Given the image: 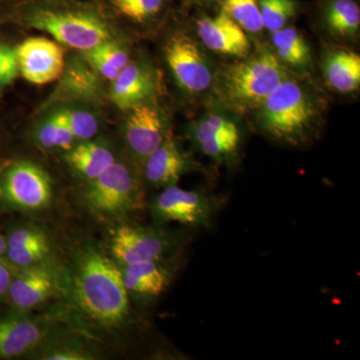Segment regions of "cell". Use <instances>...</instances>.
<instances>
[{
  "instance_id": "obj_1",
  "label": "cell",
  "mask_w": 360,
  "mask_h": 360,
  "mask_svg": "<svg viewBox=\"0 0 360 360\" xmlns=\"http://www.w3.org/2000/svg\"><path fill=\"white\" fill-rule=\"evenodd\" d=\"M328 108L326 96L311 79L290 73L257 110V124L269 139L302 148L319 137Z\"/></svg>"
},
{
  "instance_id": "obj_2",
  "label": "cell",
  "mask_w": 360,
  "mask_h": 360,
  "mask_svg": "<svg viewBox=\"0 0 360 360\" xmlns=\"http://www.w3.org/2000/svg\"><path fill=\"white\" fill-rule=\"evenodd\" d=\"M290 73L274 52L262 49L224 66L215 77V91L227 108L245 115L257 111Z\"/></svg>"
},
{
  "instance_id": "obj_3",
  "label": "cell",
  "mask_w": 360,
  "mask_h": 360,
  "mask_svg": "<svg viewBox=\"0 0 360 360\" xmlns=\"http://www.w3.org/2000/svg\"><path fill=\"white\" fill-rule=\"evenodd\" d=\"M75 295L89 316L105 326L122 323L129 314L122 269L96 251H87L78 264Z\"/></svg>"
},
{
  "instance_id": "obj_4",
  "label": "cell",
  "mask_w": 360,
  "mask_h": 360,
  "mask_svg": "<svg viewBox=\"0 0 360 360\" xmlns=\"http://www.w3.org/2000/svg\"><path fill=\"white\" fill-rule=\"evenodd\" d=\"M224 205L221 198L207 191H186L172 186L156 196L151 212L158 224L179 222L194 229H210Z\"/></svg>"
},
{
  "instance_id": "obj_5",
  "label": "cell",
  "mask_w": 360,
  "mask_h": 360,
  "mask_svg": "<svg viewBox=\"0 0 360 360\" xmlns=\"http://www.w3.org/2000/svg\"><path fill=\"white\" fill-rule=\"evenodd\" d=\"M92 210L104 215H123L141 210L143 193L127 165L115 162L97 179L91 180L86 194Z\"/></svg>"
},
{
  "instance_id": "obj_6",
  "label": "cell",
  "mask_w": 360,
  "mask_h": 360,
  "mask_svg": "<svg viewBox=\"0 0 360 360\" xmlns=\"http://www.w3.org/2000/svg\"><path fill=\"white\" fill-rule=\"evenodd\" d=\"M30 22L32 27L51 34L56 41L79 51H89L110 39L106 25L84 13L41 11L33 14Z\"/></svg>"
},
{
  "instance_id": "obj_7",
  "label": "cell",
  "mask_w": 360,
  "mask_h": 360,
  "mask_svg": "<svg viewBox=\"0 0 360 360\" xmlns=\"http://www.w3.org/2000/svg\"><path fill=\"white\" fill-rule=\"evenodd\" d=\"M165 59L180 86L189 94H201L213 84L210 63L191 37L176 32L165 47Z\"/></svg>"
},
{
  "instance_id": "obj_8",
  "label": "cell",
  "mask_w": 360,
  "mask_h": 360,
  "mask_svg": "<svg viewBox=\"0 0 360 360\" xmlns=\"http://www.w3.org/2000/svg\"><path fill=\"white\" fill-rule=\"evenodd\" d=\"M174 248L172 236L150 227L122 225L111 239V252L120 265L165 259Z\"/></svg>"
},
{
  "instance_id": "obj_9",
  "label": "cell",
  "mask_w": 360,
  "mask_h": 360,
  "mask_svg": "<svg viewBox=\"0 0 360 360\" xmlns=\"http://www.w3.org/2000/svg\"><path fill=\"white\" fill-rule=\"evenodd\" d=\"M191 139L202 155L219 163L238 160L241 134L238 124L219 113L203 116L191 129Z\"/></svg>"
},
{
  "instance_id": "obj_10",
  "label": "cell",
  "mask_w": 360,
  "mask_h": 360,
  "mask_svg": "<svg viewBox=\"0 0 360 360\" xmlns=\"http://www.w3.org/2000/svg\"><path fill=\"white\" fill-rule=\"evenodd\" d=\"M15 49L18 70L30 84H51L63 75L65 52L56 42L45 37H30Z\"/></svg>"
},
{
  "instance_id": "obj_11",
  "label": "cell",
  "mask_w": 360,
  "mask_h": 360,
  "mask_svg": "<svg viewBox=\"0 0 360 360\" xmlns=\"http://www.w3.org/2000/svg\"><path fill=\"white\" fill-rule=\"evenodd\" d=\"M4 193L6 200L18 207L40 210L51 200V180L37 165L28 161H20L7 172Z\"/></svg>"
},
{
  "instance_id": "obj_12",
  "label": "cell",
  "mask_w": 360,
  "mask_h": 360,
  "mask_svg": "<svg viewBox=\"0 0 360 360\" xmlns=\"http://www.w3.org/2000/svg\"><path fill=\"white\" fill-rule=\"evenodd\" d=\"M170 134L156 106L142 103L130 110L125 123V141L132 153L144 163Z\"/></svg>"
},
{
  "instance_id": "obj_13",
  "label": "cell",
  "mask_w": 360,
  "mask_h": 360,
  "mask_svg": "<svg viewBox=\"0 0 360 360\" xmlns=\"http://www.w3.org/2000/svg\"><path fill=\"white\" fill-rule=\"evenodd\" d=\"M143 165L146 180L151 186L162 188L176 186L184 174L200 168V165L182 150L172 132L146 158Z\"/></svg>"
},
{
  "instance_id": "obj_14",
  "label": "cell",
  "mask_w": 360,
  "mask_h": 360,
  "mask_svg": "<svg viewBox=\"0 0 360 360\" xmlns=\"http://www.w3.org/2000/svg\"><path fill=\"white\" fill-rule=\"evenodd\" d=\"M198 37L210 51L224 56L246 58L250 42L246 32L226 13L214 18H203L198 22Z\"/></svg>"
},
{
  "instance_id": "obj_15",
  "label": "cell",
  "mask_w": 360,
  "mask_h": 360,
  "mask_svg": "<svg viewBox=\"0 0 360 360\" xmlns=\"http://www.w3.org/2000/svg\"><path fill=\"white\" fill-rule=\"evenodd\" d=\"M163 260L120 265L129 295L143 300H153L165 292L172 281V274Z\"/></svg>"
},
{
  "instance_id": "obj_16",
  "label": "cell",
  "mask_w": 360,
  "mask_h": 360,
  "mask_svg": "<svg viewBox=\"0 0 360 360\" xmlns=\"http://www.w3.org/2000/svg\"><path fill=\"white\" fill-rule=\"evenodd\" d=\"M155 79L143 66L129 63L112 82L111 99L118 108L130 110L146 103L155 92Z\"/></svg>"
},
{
  "instance_id": "obj_17",
  "label": "cell",
  "mask_w": 360,
  "mask_h": 360,
  "mask_svg": "<svg viewBox=\"0 0 360 360\" xmlns=\"http://www.w3.org/2000/svg\"><path fill=\"white\" fill-rule=\"evenodd\" d=\"M322 72L326 84L340 94H352L359 89L360 56L350 49H331L322 58Z\"/></svg>"
},
{
  "instance_id": "obj_18",
  "label": "cell",
  "mask_w": 360,
  "mask_h": 360,
  "mask_svg": "<svg viewBox=\"0 0 360 360\" xmlns=\"http://www.w3.org/2000/svg\"><path fill=\"white\" fill-rule=\"evenodd\" d=\"M37 322L20 317L0 321V359L20 356L37 347L44 338Z\"/></svg>"
},
{
  "instance_id": "obj_19",
  "label": "cell",
  "mask_w": 360,
  "mask_h": 360,
  "mask_svg": "<svg viewBox=\"0 0 360 360\" xmlns=\"http://www.w3.org/2000/svg\"><path fill=\"white\" fill-rule=\"evenodd\" d=\"M52 288L53 279L51 272L35 264L13 278L8 292L15 307L28 309L44 302L51 295Z\"/></svg>"
},
{
  "instance_id": "obj_20",
  "label": "cell",
  "mask_w": 360,
  "mask_h": 360,
  "mask_svg": "<svg viewBox=\"0 0 360 360\" xmlns=\"http://www.w3.org/2000/svg\"><path fill=\"white\" fill-rule=\"evenodd\" d=\"M274 53L283 65L295 70H309L312 65L311 51L307 40L295 28L283 27L272 33Z\"/></svg>"
},
{
  "instance_id": "obj_21",
  "label": "cell",
  "mask_w": 360,
  "mask_h": 360,
  "mask_svg": "<svg viewBox=\"0 0 360 360\" xmlns=\"http://www.w3.org/2000/svg\"><path fill=\"white\" fill-rule=\"evenodd\" d=\"M66 160L75 172L90 181L97 179L115 162L110 149L96 142L78 144L71 149Z\"/></svg>"
},
{
  "instance_id": "obj_22",
  "label": "cell",
  "mask_w": 360,
  "mask_h": 360,
  "mask_svg": "<svg viewBox=\"0 0 360 360\" xmlns=\"http://www.w3.org/2000/svg\"><path fill=\"white\" fill-rule=\"evenodd\" d=\"M323 20L331 35L350 39L359 33V6L354 0H329L324 9Z\"/></svg>"
},
{
  "instance_id": "obj_23",
  "label": "cell",
  "mask_w": 360,
  "mask_h": 360,
  "mask_svg": "<svg viewBox=\"0 0 360 360\" xmlns=\"http://www.w3.org/2000/svg\"><path fill=\"white\" fill-rule=\"evenodd\" d=\"M222 11L245 32L258 33L264 30L257 0H224Z\"/></svg>"
},
{
  "instance_id": "obj_24",
  "label": "cell",
  "mask_w": 360,
  "mask_h": 360,
  "mask_svg": "<svg viewBox=\"0 0 360 360\" xmlns=\"http://www.w3.org/2000/svg\"><path fill=\"white\" fill-rule=\"evenodd\" d=\"M262 14V25L274 33L285 27L288 21L297 13L295 0H257Z\"/></svg>"
},
{
  "instance_id": "obj_25",
  "label": "cell",
  "mask_w": 360,
  "mask_h": 360,
  "mask_svg": "<svg viewBox=\"0 0 360 360\" xmlns=\"http://www.w3.org/2000/svg\"><path fill=\"white\" fill-rule=\"evenodd\" d=\"M75 136L63 110L51 116L39 131V141L45 148L71 149Z\"/></svg>"
},
{
  "instance_id": "obj_26",
  "label": "cell",
  "mask_w": 360,
  "mask_h": 360,
  "mask_svg": "<svg viewBox=\"0 0 360 360\" xmlns=\"http://www.w3.org/2000/svg\"><path fill=\"white\" fill-rule=\"evenodd\" d=\"M122 15L129 20L143 21L160 11L165 0H112Z\"/></svg>"
},
{
  "instance_id": "obj_27",
  "label": "cell",
  "mask_w": 360,
  "mask_h": 360,
  "mask_svg": "<svg viewBox=\"0 0 360 360\" xmlns=\"http://www.w3.org/2000/svg\"><path fill=\"white\" fill-rule=\"evenodd\" d=\"M63 115L75 139H89L98 131V122L94 115L80 110H63Z\"/></svg>"
},
{
  "instance_id": "obj_28",
  "label": "cell",
  "mask_w": 360,
  "mask_h": 360,
  "mask_svg": "<svg viewBox=\"0 0 360 360\" xmlns=\"http://www.w3.org/2000/svg\"><path fill=\"white\" fill-rule=\"evenodd\" d=\"M9 260L20 267H30L39 264L49 253L47 243H39L23 248H7Z\"/></svg>"
},
{
  "instance_id": "obj_29",
  "label": "cell",
  "mask_w": 360,
  "mask_h": 360,
  "mask_svg": "<svg viewBox=\"0 0 360 360\" xmlns=\"http://www.w3.org/2000/svg\"><path fill=\"white\" fill-rule=\"evenodd\" d=\"M18 73L16 49L9 45L0 44V90L13 84Z\"/></svg>"
},
{
  "instance_id": "obj_30",
  "label": "cell",
  "mask_w": 360,
  "mask_h": 360,
  "mask_svg": "<svg viewBox=\"0 0 360 360\" xmlns=\"http://www.w3.org/2000/svg\"><path fill=\"white\" fill-rule=\"evenodd\" d=\"M91 49L101 56L108 65L113 66L117 70L122 71L129 63V56L127 51L110 40L97 45Z\"/></svg>"
},
{
  "instance_id": "obj_31",
  "label": "cell",
  "mask_w": 360,
  "mask_h": 360,
  "mask_svg": "<svg viewBox=\"0 0 360 360\" xmlns=\"http://www.w3.org/2000/svg\"><path fill=\"white\" fill-rule=\"evenodd\" d=\"M47 243L41 232L37 229H21L13 231L7 238V248H23Z\"/></svg>"
},
{
  "instance_id": "obj_32",
  "label": "cell",
  "mask_w": 360,
  "mask_h": 360,
  "mask_svg": "<svg viewBox=\"0 0 360 360\" xmlns=\"http://www.w3.org/2000/svg\"><path fill=\"white\" fill-rule=\"evenodd\" d=\"M85 56H86L87 60L89 61L90 65L94 66V70H96L101 77L106 78V79L113 82V80L117 77V75H120V70L108 65L101 56H98V54H97L96 51H92V49L85 51Z\"/></svg>"
},
{
  "instance_id": "obj_33",
  "label": "cell",
  "mask_w": 360,
  "mask_h": 360,
  "mask_svg": "<svg viewBox=\"0 0 360 360\" xmlns=\"http://www.w3.org/2000/svg\"><path fill=\"white\" fill-rule=\"evenodd\" d=\"M89 359V357H86L84 352L70 349V348L56 350V352H51V354L47 355V357H45V359L49 360H85Z\"/></svg>"
},
{
  "instance_id": "obj_34",
  "label": "cell",
  "mask_w": 360,
  "mask_h": 360,
  "mask_svg": "<svg viewBox=\"0 0 360 360\" xmlns=\"http://www.w3.org/2000/svg\"><path fill=\"white\" fill-rule=\"evenodd\" d=\"M11 270L6 264L0 262V295H4L8 291L9 285L13 281Z\"/></svg>"
},
{
  "instance_id": "obj_35",
  "label": "cell",
  "mask_w": 360,
  "mask_h": 360,
  "mask_svg": "<svg viewBox=\"0 0 360 360\" xmlns=\"http://www.w3.org/2000/svg\"><path fill=\"white\" fill-rule=\"evenodd\" d=\"M7 250V239L2 234H0V257Z\"/></svg>"
}]
</instances>
